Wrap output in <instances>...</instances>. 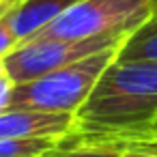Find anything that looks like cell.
<instances>
[{
	"label": "cell",
	"mask_w": 157,
	"mask_h": 157,
	"mask_svg": "<svg viewBox=\"0 0 157 157\" xmlns=\"http://www.w3.org/2000/svg\"><path fill=\"white\" fill-rule=\"evenodd\" d=\"M118 60H155L157 63V9L140 24L121 45Z\"/></svg>",
	"instance_id": "7"
},
{
	"label": "cell",
	"mask_w": 157,
	"mask_h": 157,
	"mask_svg": "<svg viewBox=\"0 0 157 157\" xmlns=\"http://www.w3.org/2000/svg\"><path fill=\"white\" fill-rule=\"evenodd\" d=\"M20 45V39L11 30L7 22V13H0V60H5L9 54H13Z\"/></svg>",
	"instance_id": "11"
},
{
	"label": "cell",
	"mask_w": 157,
	"mask_h": 157,
	"mask_svg": "<svg viewBox=\"0 0 157 157\" xmlns=\"http://www.w3.org/2000/svg\"><path fill=\"white\" fill-rule=\"evenodd\" d=\"M157 9V0H80L33 39H95L133 33Z\"/></svg>",
	"instance_id": "3"
},
{
	"label": "cell",
	"mask_w": 157,
	"mask_h": 157,
	"mask_svg": "<svg viewBox=\"0 0 157 157\" xmlns=\"http://www.w3.org/2000/svg\"><path fill=\"white\" fill-rule=\"evenodd\" d=\"M129 35L95 39H30L26 43H20L17 50L5 58V69L13 86L26 84L60 67L78 63L90 54L114 48L123 43Z\"/></svg>",
	"instance_id": "4"
},
{
	"label": "cell",
	"mask_w": 157,
	"mask_h": 157,
	"mask_svg": "<svg viewBox=\"0 0 157 157\" xmlns=\"http://www.w3.org/2000/svg\"><path fill=\"white\" fill-rule=\"evenodd\" d=\"M24 0H0V13H7L11 9H15L17 5H22Z\"/></svg>",
	"instance_id": "12"
},
{
	"label": "cell",
	"mask_w": 157,
	"mask_h": 157,
	"mask_svg": "<svg viewBox=\"0 0 157 157\" xmlns=\"http://www.w3.org/2000/svg\"><path fill=\"white\" fill-rule=\"evenodd\" d=\"M60 140H17L0 138V157H41Z\"/></svg>",
	"instance_id": "9"
},
{
	"label": "cell",
	"mask_w": 157,
	"mask_h": 157,
	"mask_svg": "<svg viewBox=\"0 0 157 157\" xmlns=\"http://www.w3.org/2000/svg\"><path fill=\"white\" fill-rule=\"evenodd\" d=\"M123 43L90 54L78 63L60 67L52 73H45L33 82L17 84L11 90L9 108H28V110H45V112H67L75 114L103 71L116 60ZM7 108V110H9Z\"/></svg>",
	"instance_id": "2"
},
{
	"label": "cell",
	"mask_w": 157,
	"mask_h": 157,
	"mask_svg": "<svg viewBox=\"0 0 157 157\" xmlns=\"http://www.w3.org/2000/svg\"><path fill=\"white\" fill-rule=\"evenodd\" d=\"M78 131H142L157 123V63L116 60L103 71L82 108Z\"/></svg>",
	"instance_id": "1"
},
{
	"label": "cell",
	"mask_w": 157,
	"mask_h": 157,
	"mask_svg": "<svg viewBox=\"0 0 157 157\" xmlns=\"http://www.w3.org/2000/svg\"><path fill=\"white\" fill-rule=\"evenodd\" d=\"M41 157H118V151L101 144H93L88 140H82L75 131L60 140L52 151H48Z\"/></svg>",
	"instance_id": "8"
},
{
	"label": "cell",
	"mask_w": 157,
	"mask_h": 157,
	"mask_svg": "<svg viewBox=\"0 0 157 157\" xmlns=\"http://www.w3.org/2000/svg\"><path fill=\"white\" fill-rule=\"evenodd\" d=\"M118 157H157V127L131 142L125 151L118 153Z\"/></svg>",
	"instance_id": "10"
},
{
	"label": "cell",
	"mask_w": 157,
	"mask_h": 157,
	"mask_svg": "<svg viewBox=\"0 0 157 157\" xmlns=\"http://www.w3.org/2000/svg\"><path fill=\"white\" fill-rule=\"evenodd\" d=\"M78 131L75 114L9 108L0 112V138L17 140H65Z\"/></svg>",
	"instance_id": "5"
},
{
	"label": "cell",
	"mask_w": 157,
	"mask_h": 157,
	"mask_svg": "<svg viewBox=\"0 0 157 157\" xmlns=\"http://www.w3.org/2000/svg\"><path fill=\"white\" fill-rule=\"evenodd\" d=\"M155 127H157V123H155Z\"/></svg>",
	"instance_id": "13"
},
{
	"label": "cell",
	"mask_w": 157,
	"mask_h": 157,
	"mask_svg": "<svg viewBox=\"0 0 157 157\" xmlns=\"http://www.w3.org/2000/svg\"><path fill=\"white\" fill-rule=\"evenodd\" d=\"M78 2L80 0H24L15 9L7 11V22L20 43H26Z\"/></svg>",
	"instance_id": "6"
}]
</instances>
